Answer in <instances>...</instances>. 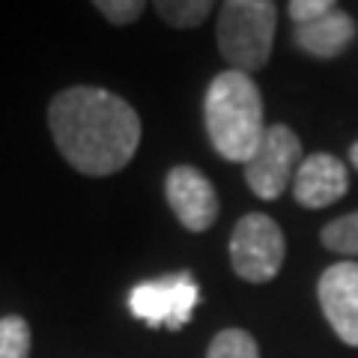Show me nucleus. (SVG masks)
Here are the masks:
<instances>
[{"label":"nucleus","mask_w":358,"mask_h":358,"mask_svg":"<svg viewBox=\"0 0 358 358\" xmlns=\"http://www.w3.org/2000/svg\"><path fill=\"white\" fill-rule=\"evenodd\" d=\"M48 129L63 159L87 176L122 171L141 143L138 110L122 96L90 84L69 87L51 99Z\"/></svg>","instance_id":"nucleus-1"},{"label":"nucleus","mask_w":358,"mask_h":358,"mask_svg":"<svg viewBox=\"0 0 358 358\" xmlns=\"http://www.w3.org/2000/svg\"><path fill=\"white\" fill-rule=\"evenodd\" d=\"M203 120L215 152L227 162H248L266 131L263 96L251 75L221 72L212 78L203 99Z\"/></svg>","instance_id":"nucleus-2"},{"label":"nucleus","mask_w":358,"mask_h":358,"mask_svg":"<svg viewBox=\"0 0 358 358\" xmlns=\"http://www.w3.org/2000/svg\"><path fill=\"white\" fill-rule=\"evenodd\" d=\"M278 6L268 0H227L218 13V51L233 72H260L272 57Z\"/></svg>","instance_id":"nucleus-3"},{"label":"nucleus","mask_w":358,"mask_h":358,"mask_svg":"<svg viewBox=\"0 0 358 358\" xmlns=\"http://www.w3.org/2000/svg\"><path fill=\"white\" fill-rule=\"evenodd\" d=\"M284 254L287 242L275 218L263 215V212H248L236 221L230 236V263L242 281L268 284L281 272Z\"/></svg>","instance_id":"nucleus-4"},{"label":"nucleus","mask_w":358,"mask_h":358,"mask_svg":"<svg viewBox=\"0 0 358 358\" xmlns=\"http://www.w3.org/2000/svg\"><path fill=\"white\" fill-rule=\"evenodd\" d=\"M301 162L305 159H301L299 134L284 122H275L266 126L254 155L245 162V182L260 200H278L296 179Z\"/></svg>","instance_id":"nucleus-5"},{"label":"nucleus","mask_w":358,"mask_h":358,"mask_svg":"<svg viewBox=\"0 0 358 358\" xmlns=\"http://www.w3.org/2000/svg\"><path fill=\"white\" fill-rule=\"evenodd\" d=\"M200 299L197 281L188 272H176L159 278V281H143L129 293V308L147 326H167L182 329L192 320V310Z\"/></svg>","instance_id":"nucleus-6"},{"label":"nucleus","mask_w":358,"mask_h":358,"mask_svg":"<svg viewBox=\"0 0 358 358\" xmlns=\"http://www.w3.org/2000/svg\"><path fill=\"white\" fill-rule=\"evenodd\" d=\"M164 194L171 203L173 215L179 218L185 230L203 233L209 230L218 218V192L215 185L206 179V173H200L192 164H176L171 167V173L164 179Z\"/></svg>","instance_id":"nucleus-7"},{"label":"nucleus","mask_w":358,"mask_h":358,"mask_svg":"<svg viewBox=\"0 0 358 358\" xmlns=\"http://www.w3.org/2000/svg\"><path fill=\"white\" fill-rule=\"evenodd\" d=\"M320 308L346 346H358V263L341 260L320 275Z\"/></svg>","instance_id":"nucleus-8"},{"label":"nucleus","mask_w":358,"mask_h":358,"mask_svg":"<svg viewBox=\"0 0 358 358\" xmlns=\"http://www.w3.org/2000/svg\"><path fill=\"white\" fill-rule=\"evenodd\" d=\"M350 192V171L331 152H313L299 164L293 197L305 209H326Z\"/></svg>","instance_id":"nucleus-9"},{"label":"nucleus","mask_w":358,"mask_h":358,"mask_svg":"<svg viewBox=\"0 0 358 358\" xmlns=\"http://www.w3.org/2000/svg\"><path fill=\"white\" fill-rule=\"evenodd\" d=\"M352 39H355V21L346 13H341V9H334V13L317 21H308V24H296V45L320 60L341 57L352 45Z\"/></svg>","instance_id":"nucleus-10"},{"label":"nucleus","mask_w":358,"mask_h":358,"mask_svg":"<svg viewBox=\"0 0 358 358\" xmlns=\"http://www.w3.org/2000/svg\"><path fill=\"white\" fill-rule=\"evenodd\" d=\"M212 9H215V3H209V0H162V3H155V13L173 27L203 24Z\"/></svg>","instance_id":"nucleus-11"},{"label":"nucleus","mask_w":358,"mask_h":358,"mask_svg":"<svg viewBox=\"0 0 358 358\" xmlns=\"http://www.w3.org/2000/svg\"><path fill=\"white\" fill-rule=\"evenodd\" d=\"M206 358H260V346L245 329H224L212 338Z\"/></svg>","instance_id":"nucleus-12"},{"label":"nucleus","mask_w":358,"mask_h":358,"mask_svg":"<svg viewBox=\"0 0 358 358\" xmlns=\"http://www.w3.org/2000/svg\"><path fill=\"white\" fill-rule=\"evenodd\" d=\"M320 239L329 251L358 257V212H350V215H341V218L329 221L326 227H322Z\"/></svg>","instance_id":"nucleus-13"},{"label":"nucleus","mask_w":358,"mask_h":358,"mask_svg":"<svg viewBox=\"0 0 358 358\" xmlns=\"http://www.w3.org/2000/svg\"><path fill=\"white\" fill-rule=\"evenodd\" d=\"M0 358H30V326L24 317L0 320Z\"/></svg>","instance_id":"nucleus-14"},{"label":"nucleus","mask_w":358,"mask_h":358,"mask_svg":"<svg viewBox=\"0 0 358 358\" xmlns=\"http://www.w3.org/2000/svg\"><path fill=\"white\" fill-rule=\"evenodd\" d=\"M93 6L110 24H131V21H138L143 15V9H147L141 0H96Z\"/></svg>","instance_id":"nucleus-15"},{"label":"nucleus","mask_w":358,"mask_h":358,"mask_svg":"<svg viewBox=\"0 0 358 358\" xmlns=\"http://www.w3.org/2000/svg\"><path fill=\"white\" fill-rule=\"evenodd\" d=\"M287 9H289V18H293L296 24H308V21H317L322 15L334 13L338 6H334L331 0H293Z\"/></svg>","instance_id":"nucleus-16"},{"label":"nucleus","mask_w":358,"mask_h":358,"mask_svg":"<svg viewBox=\"0 0 358 358\" xmlns=\"http://www.w3.org/2000/svg\"><path fill=\"white\" fill-rule=\"evenodd\" d=\"M350 159H352V164H355V171H358V141L352 143V150H350Z\"/></svg>","instance_id":"nucleus-17"}]
</instances>
